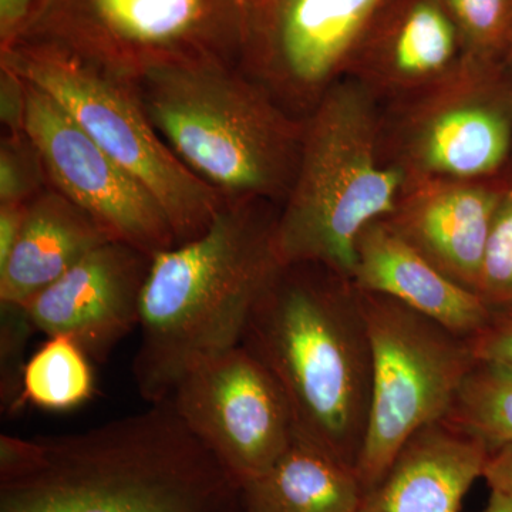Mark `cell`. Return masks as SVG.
Masks as SVG:
<instances>
[{
    "label": "cell",
    "mask_w": 512,
    "mask_h": 512,
    "mask_svg": "<svg viewBox=\"0 0 512 512\" xmlns=\"http://www.w3.org/2000/svg\"><path fill=\"white\" fill-rule=\"evenodd\" d=\"M35 330L25 306L0 302V410L6 416L23 410L26 349Z\"/></svg>",
    "instance_id": "cb8c5ba5"
},
{
    "label": "cell",
    "mask_w": 512,
    "mask_h": 512,
    "mask_svg": "<svg viewBox=\"0 0 512 512\" xmlns=\"http://www.w3.org/2000/svg\"><path fill=\"white\" fill-rule=\"evenodd\" d=\"M443 420L490 451L512 444V366L478 360Z\"/></svg>",
    "instance_id": "ffe728a7"
},
{
    "label": "cell",
    "mask_w": 512,
    "mask_h": 512,
    "mask_svg": "<svg viewBox=\"0 0 512 512\" xmlns=\"http://www.w3.org/2000/svg\"><path fill=\"white\" fill-rule=\"evenodd\" d=\"M26 83L18 74L0 67V121L5 134L25 133Z\"/></svg>",
    "instance_id": "4316f807"
},
{
    "label": "cell",
    "mask_w": 512,
    "mask_h": 512,
    "mask_svg": "<svg viewBox=\"0 0 512 512\" xmlns=\"http://www.w3.org/2000/svg\"><path fill=\"white\" fill-rule=\"evenodd\" d=\"M90 357L69 336L47 338L30 357L23 375L22 403L66 412L87 402L94 392Z\"/></svg>",
    "instance_id": "44dd1931"
},
{
    "label": "cell",
    "mask_w": 512,
    "mask_h": 512,
    "mask_svg": "<svg viewBox=\"0 0 512 512\" xmlns=\"http://www.w3.org/2000/svg\"><path fill=\"white\" fill-rule=\"evenodd\" d=\"M0 481V512H245L241 484L170 400L66 436Z\"/></svg>",
    "instance_id": "6da1fadb"
},
{
    "label": "cell",
    "mask_w": 512,
    "mask_h": 512,
    "mask_svg": "<svg viewBox=\"0 0 512 512\" xmlns=\"http://www.w3.org/2000/svg\"><path fill=\"white\" fill-rule=\"evenodd\" d=\"M268 201H228L207 231L151 259L141 296L138 392L161 403L195 367L241 343L259 293L281 266Z\"/></svg>",
    "instance_id": "3957f363"
},
{
    "label": "cell",
    "mask_w": 512,
    "mask_h": 512,
    "mask_svg": "<svg viewBox=\"0 0 512 512\" xmlns=\"http://www.w3.org/2000/svg\"><path fill=\"white\" fill-rule=\"evenodd\" d=\"M303 121L298 171L276 215V258L352 279L360 235L393 214L409 177L384 156L382 103L352 77L330 87Z\"/></svg>",
    "instance_id": "277c9868"
},
{
    "label": "cell",
    "mask_w": 512,
    "mask_h": 512,
    "mask_svg": "<svg viewBox=\"0 0 512 512\" xmlns=\"http://www.w3.org/2000/svg\"><path fill=\"white\" fill-rule=\"evenodd\" d=\"M168 400L241 487L264 476L295 441L284 392L241 345L191 370Z\"/></svg>",
    "instance_id": "8fae6325"
},
{
    "label": "cell",
    "mask_w": 512,
    "mask_h": 512,
    "mask_svg": "<svg viewBox=\"0 0 512 512\" xmlns=\"http://www.w3.org/2000/svg\"><path fill=\"white\" fill-rule=\"evenodd\" d=\"M357 293L372 350V400L356 466L367 491L417 431L447 416L478 360L470 339L436 320L389 296Z\"/></svg>",
    "instance_id": "ba28073f"
},
{
    "label": "cell",
    "mask_w": 512,
    "mask_h": 512,
    "mask_svg": "<svg viewBox=\"0 0 512 512\" xmlns=\"http://www.w3.org/2000/svg\"><path fill=\"white\" fill-rule=\"evenodd\" d=\"M476 292L494 313H512V187L501 192Z\"/></svg>",
    "instance_id": "603a6c76"
},
{
    "label": "cell",
    "mask_w": 512,
    "mask_h": 512,
    "mask_svg": "<svg viewBox=\"0 0 512 512\" xmlns=\"http://www.w3.org/2000/svg\"><path fill=\"white\" fill-rule=\"evenodd\" d=\"M480 512H512V500L500 491L490 490L487 505Z\"/></svg>",
    "instance_id": "1f68e13d"
},
{
    "label": "cell",
    "mask_w": 512,
    "mask_h": 512,
    "mask_svg": "<svg viewBox=\"0 0 512 512\" xmlns=\"http://www.w3.org/2000/svg\"><path fill=\"white\" fill-rule=\"evenodd\" d=\"M114 241L52 185L28 204L18 242L0 268V302L28 305L93 249Z\"/></svg>",
    "instance_id": "ac0fdd59"
},
{
    "label": "cell",
    "mask_w": 512,
    "mask_h": 512,
    "mask_svg": "<svg viewBox=\"0 0 512 512\" xmlns=\"http://www.w3.org/2000/svg\"><path fill=\"white\" fill-rule=\"evenodd\" d=\"M392 0H251L241 67L293 116L348 76Z\"/></svg>",
    "instance_id": "30bf717a"
},
{
    "label": "cell",
    "mask_w": 512,
    "mask_h": 512,
    "mask_svg": "<svg viewBox=\"0 0 512 512\" xmlns=\"http://www.w3.org/2000/svg\"><path fill=\"white\" fill-rule=\"evenodd\" d=\"M249 9L251 0H35L10 43L62 47L136 84L158 67H241Z\"/></svg>",
    "instance_id": "8992f818"
},
{
    "label": "cell",
    "mask_w": 512,
    "mask_h": 512,
    "mask_svg": "<svg viewBox=\"0 0 512 512\" xmlns=\"http://www.w3.org/2000/svg\"><path fill=\"white\" fill-rule=\"evenodd\" d=\"M49 185L45 164L28 134H3L0 204H29Z\"/></svg>",
    "instance_id": "d4e9b609"
},
{
    "label": "cell",
    "mask_w": 512,
    "mask_h": 512,
    "mask_svg": "<svg viewBox=\"0 0 512 512\" xmlns=\"http://www.w3.org/2000/svg\"><path fill=\"white\" fill-rule=\"evenodd\" d=\"M453 20L440 0H392L376 20L348 76L396 103L440 82L463 62Z\"/></svg>",
    "instance_id": "9a60e30c"
},
{
    "label": "cell",
    "mask_w": 512,
    "mask_h": 512,
    "mask_svg": "<svg viewBox=\"0 0 512 512\" xmlns=\"http://www.w3.org/2000/svg\"><path fill=\"white\" fill-rule=\"evenodd\" d=\"M35 0H0V47L9 45L32 8Z\"/></svg>",
    "instance_id": "4dcf8cb0"
},
{
    "label": "cell",
    "mask_w": 512,
    "mask_h": 512,
    "mask_svg": "<svg viewBox=\"0 0 512 512\" xmlns=\"http://www.w3.org/2000/svg\"><path fill=\"white\" fill-rule=\"evenodd\" d=\"M511 148L512 94L498 64L464 57L440 82L384 111V156L409 181L488 180Z\"/></svg>",
    "instance_id": "9c48e42d"
},
{
    "label": "cell",
    "mask_w": 512,
    "mask_h": 512,
    "mask_svg": "<svg viewBox=\"0 0 512 512\" xmlns=\"http://www.w3.org/2000/svg\"><path fill=\"white\" fill-rule=\"evenodd\" d=\"M134 86L148 119L178 160L228 201L288 197L305 121L242 67H158Z\"/></svg>",
    "instance_id": "5b68a950"
},
{
    "label": "cell",
    "mask_w": 512,
    "mask_h": 512,
    "mask_svg": "<svg viewBox=\"0 0 512 512\" xmlns=\"http://www.w3.org/2000/svg\"><path fill=\"white\" fill-rule=\"evenodd\" d=\"M350 281L359 291L396 299L466 339L494 316L476 292L448 278L386 220L373 222L360 235Z\"/></svg>",
    "instance_id": "2e32d148"
},
{
    "label": "cell",
    "mask_w": 512,
    "mask_h": 512,
    "mask_svg": "<svg viewBox=\"0 0 512 512\" xmlns=\"http://www.w3.org/2000/svg\"><path fill=\"white\" fill-rule=\"evenodd\" d=\"M470 340L477 360L512 366V313H494L491 322Z\"/></svg>",
    "instance_id": "484cf974"
},
{
    "label": "cell",
    "mask_w": 512,
    "mask_h": 512,
    "mask_svg": "<svg viewBox=\"0 0 512 512\" xmlns=\"http://www.w3.org/2000/svg\"><path fill=\"white\" fill-rule=\"evenodd\" d=\"M356 471L296 439L264 476L242 485L245 512H359Z\"/></svg>",
    "instance_id": "d6986e66"
},
{
    "label": "cell",
    "mask_w": 512,
    "mask_h": 512,
    "mask_svg": "<svg viewBox=\"0 0 512 512\" xmlns=\"http://www.w3.org/2000/svg\"><path fill=\"white\" fill-rule=\"evenodd\" d=\"M483 478L490 490L500 491L512 500V444L488 453Z\"/></svg>",
    "instance_id": "f1b7e54d"
},
{
    "label": "cell",
    "mask_w": 512,
    "mask_h": 512,
    "mask_svg": "<svg viewBox=\"0 0 512 512\" xmlns=\"http://www.w3.org/2000/svg\"><path fill=\"white\" fill-rule=\"evenodd\" d=\"M501 192L488 180L409 181L386 221L448 278L476 292Z\"/></svg>",
    "instance_id": "5bb4252c"
},
{
    "label": "cell",
    "mask_w": 512,
    "mask_h": 512,
    "mask_svg": "<svg viewBox=\"0 0 512 512\" xmlns=\"http://www.w3.org/2000/svg\"><path fill=\"white\" fill-rule=\"evenodd\" d=\"M153 256L126 242L93 249L25 305L39 332L64 335L104 362L140 326L141 296Z\"/></svg>",
    "instance_id": "4fadbf2b"
},
{
    "label": "cell",
    "mask_w": 512,
    "mask_h": 512,
    "mask_svg": "<svg viewBox=\"0 0 512 512\" xmlns=\"http://www.w3.org/2000/svg\"><path fill=\"white\" fill-rule=\"evenodd\" d=\"M25 83V133L42 157L49 184L87 212L114 241L150 256L177 247L167 215L147 188L49 94Z\"/></svg>",
    "instance_id": "7c38bea8"
},
{
    "label": "cell",
    "mask_w": 512,
    "mask_h": 512,
    "mask_svg": "<svg viewBox=\"0 0 512 512\" xmlns=\"http://www.w3.org/2000/svg\"><path fill=\"white\" fill-rule=\"evenodd\" d=\"M239 345L281 387L296 439L356 471L372 400V350L352 281L311 262L279 266Z\"/></svg>",
    "instance_id": "7a4b0ae2"
},
{
    "label": "cell",
    "mask_w": 512,
    "mask_h": 512,
    "mask_svg": "<svg viewBox=\"0 0 512 512\" xmlns=\"http://www.w3.org/2000/svg\"><path fill=\"white\" fill-rule=\"evenodd\" d=\"M28 204H0V268L8 262L18 242Z\"/></svg>",
    "instance_id": "f546056e"
},
{
    "label": "cell",
    "mask_w": 512,
    "mask_h": 512,
    "mask_svg": "<svg viewBox=\"0 0 512 512\" xmlns=\"http://www.w3.org/2000/svg\"><path fill=\"white\" fill-rule=\"evenodd\" d=\"M0 67L39 87L163 208L177 245L207 231L228 200L191 173L157 133L134 84L62 47L13 42Z\"/></svg>",
    "instance_id": "52a82bcc"
},
{
    "label": "cell",
    "mask_w": 512,
    "mask_h": 512,
    "mask_svg": "<svg viewBox=\"0 0 512 512\" xmlns=\"http://www.w3.org/2000/svg\"><path fill=\"white\" fill-rule=\"evenodd\" d=\"M42 457L39 437L28 440L22 437L0 436V481L12 480L28 473Z\"/></svg>",
    "instance_id": "83f0119b"
},
{
    "label": "cell",
    "mask_w": 512,
    "mask_h": 512,
    "mask_svg": "<svg viewBox=\"0 0 512 512\" xmlns=\"http://www.w3.org/2000/svg\"><path fill=\"white\" fill-rule=\"evenodd\" d=\"M507 60H508V62L512 63V36H511L510 50H508Z\"/></svg>",
    "instance_id": "d6a6232c"
},
{
    "label": "cell",
    "mask_w": 512,
    "mask_h": 512,
    "mask_svg": "<svg viewBox=\"0 0 512 512\" xmlns=\"http://www.w3.org/2000/svg\"><path fill=\"white\" fill-rule=\"evenodd\" d=\"M485 444L447 421L417 431L383 477L363 493L359 512H460L483 478Z\"/></svg>",
    "instance_id": "e0dca14e"
},
{
    "label": "cell",
    "mask_w": 512,
    "mask_h": 512,
    "mask_svg": "<svg viewBox=\"0 0 512 512\" xmlns=\"http://www.w3.org/2000/svg\"><path fill=\"white\" fill-rule=\"evenodd\" d=\"M456 26L464 55L498 64L507 59L512 36V0H440Z\"/></svg>",
    "instance_id": "7402d4cb"
}]
</instances>
